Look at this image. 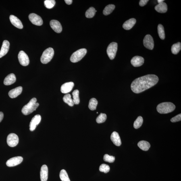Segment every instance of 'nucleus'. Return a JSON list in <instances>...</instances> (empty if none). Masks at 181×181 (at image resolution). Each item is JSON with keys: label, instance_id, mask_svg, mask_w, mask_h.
<instances>
[{"label": "nucleus", "instance_id": "27", "mask_svg": "<svg viewBox=\"0 0 181 181\" xmlns=\"http://www.w3.org/2000/svg\"><path fill=\"white\" fill-rule=\"evenodd\" d=\"M181 43L180 42H178L173 44L171 47V52L173 54L177 55L181 50Z\"/></svg>", "mask_w": 181, "mask_h": 181}, {"label": "nucleus", "instance_id": "17", "mask_svg": "<svg viewBox=\"0 0 181 181\" xmlns=\"http://www.w3.org/2000/svg\"><path fill=\"white\" fill-rule=\"evenodd\" d=\"M10 44L7 40H4L0 51V58L4 56L8 53L9 49Z\"/></svg>", "mask_w": 181, "mask_h": 181}, {"label": "nucleus", "instance_id": "19", "mask_svg": "<svg viewBox=\"0 0 181 181\" xmlns=\"http://www.w3.org/2000/svg\"><path fill=\"white\" fill-rule=\"evenodd\" d=\"M48 168L47 165H44L41 167L40 172L41 181H47L48 178Z\"/></svg>", "mask_w": 181, "mask_h": 181}, {"label": "nucleus", "instance_id": "42", "mask_svg": "<svg viewBox=\"0 0 181 181\" xmlns=\"http://www.w3.org/2000/svg\"><path fill=\"white\" fill-rule=\"evenodd\" d=\"M164 1V0H158V1H157L158 3L163 2Z\"/></svg>", "mask_w": 181, "mask_h": 181}, {"label": "nucleus", "instance_id": "29", "mask_svg": "<svg viewBox=\"0 0 181 181\" xmlns=\"http://www.w3.org/2000/svg\"><path fill=\"white\" fill-rule=\"evenodd\" d=\"M97 12V11L95 10V8L93 7H90L86 11L85 16L87 18H91L95 16L96 12Z\"/></svg>", "mask_w": 181, "mask_h": 181}, {"label": "nucleus", "instance_id": "30", "mask_svg": "<svg viewBox=\"0 0 181 181\" xmlns=\"http://www.w3.org/2000/svg\"><path fill=\"white\" fill-rule=\"evenodd\" d=\"M79 94V92L78 90H75L72 93L73 101H74V104L76 105L78 104L80 102Z\"/></svg>", "mask_w": 181, "mask_h": 181}, {"label": "nucleus", "instance_id": "9", "mask_svg": "<svg viewBox=\"0 0 181 181\" xmlns=\"http://www.w3.org/2000/svg\"><path fill=\"white\" fill-rule=\"evenodd\" d=\"M29 18L33 24L37 26H41L43 21L41 17L34 13H31L29 15Z\"/></svg>", "mask_w": 181, "mask_h": 181}, {"label": "nucleus", "instance_id": "5", "mask_svg": "<svg viewBox=\"0 0 181 181\" xmlns=\"http://www.w3.org/2000/svg\"><path fill=\"white\" fill-rule=\"evenodd\" d=\"M87 50L85 49H79L73 54L70 58V61L73 63L78 62L85 56Z\"/></svg>", "mask_w": 181, "mask_h": 181}, {"label": "nucleus", "instance_id": "35", "mask_svg": "<svg viewBox=\"0 0 181 181\" xmlns=\"http://www.w3.org/2000/svg\"><path fill=\"white\" fill-rule=\"evenodd\" d=\"M107 119V115L104 113H101L96 118V122L98 124H101L105 122Z\"/></svg>", "mask_w": 181, "mask_h": 181}, {"label": "nucleus", "instance_id": "33", "mask_svg": "<svg viewBox=\"0 0 181 181\" xmlns=\"http://www.w3.org/2000/svg\"><path fill=\"white\" fill-rule=\"evenodd\" d=\"M143 119L141 116H138L136 120L134 121V128L135 129H138L140 128L143 123Z\"/></svg>", "mask_w": 181, "mask_h": 181}, {"label": "nucleus", "instance_id": "4", "mask_svg": "<svg viewBox=\"0 0 181 181\" xmlns=\"http://www.w3.org/2000/svg\"><path fill=\"white\" fill-rule=\"evenodd\" d=\"M54 51L53 48L49 47L46 49L43 52L41 57V62L43 64H47L49 63L53 57Z\"/></svg>", "mask_w": 181, "mask_h": 181}, {"label": "nucleus", "instance_id": "14", "mask_svg": "<svg viewBox=\"0 0 181 181\" xmlns=\"http://www.w3.org/2000/svg\"><path fill=\"white\" fill-rule=\"evenodd\" d=\"M74 86V83L69 82L65 83L61 87V92L63 94H67L70 92Z\"/></svg>", "mask_w": 181, "mask_h": 181}, {"label": "nucleus", "instance_id": "24", "mask_svg": "<svg viewBox=\"0 0 181 181\" xmlns=\"http://www.w3.org/2000/svg\"><path fill=\"white\" fill-rule=\"evenodd\" d=\"M138 145L140 149L144 151H148L151 146L149 142L144 140L138 142Z\"/></svg>", "mask_w": 181, "mask_h": 181}, {"label": "nucleus", "instance_id": "16", "mask_svg": "<svg viewBox=\"0 0 181 181\" xmlns=\"http://www.w3.org/2000/svg\"><path fill=\"white\" fill-rule=\"evenodd\" d=\"M11 23L13 26L19 29H22L23 27L22 22L20 19L14 15H11L9 17Z\"/></svg>", "mask_w": 181, "mask_h": 181}, {"label": "nucleus", "instance_id": "8", "mask_svg": "<svg viewBox=\"0 0 181 181\" xmlns=\"http://www.w3.org/2000/svg\"><path fill=\"white\" fill-rule=\"evenodd\" d=\"M18 58L19 63L23 66H27L29 63V59L28 56L23 51H21L19 52Z\"/></svg>", "mask_w": 181, "mask_h": 181}, {"label": "nucleus", "instance_id": "2", "mask_svg": "<svg viewBox=\"0 0 181 181\" xmlns=\"http://www.w3.org/2000/svg\"><path fill=\"white\" fill-rule=\"evenodd\" d=\"M37 100L36 98H33L27 104L25 105L22 110L23 114L28 115L35 111L39 105V103H36Z\"/></svg>", "mask_w": 181, "mask_h": 181}, {"label": "nucleus", "instance_id": "18", "mask_svg": "<svg viewBox=\"0 0 181 181\" xmlns=\"http://www.w3.org/2000/svg\"><path fill=\"white\" fill-rule=\"evenodd\" d=\"M23 90L22 87L19 86L9 91V95L11 98H14L20 95L22 93Z\"/></svg>", "mask_w": 181, "mask_h": 181}, {"label": "nucleus", "instance_id": "31", "mask_svg": "<svg viewBox=\"0 0 181 181\" xmlns=\"http://www.w3.org/2000/svg\"><path fill=\"white\" fill-rule=\"evenodd\" d=\"M158 32L160 39L164 40L165 38V34L164 28L162 25L159 24L158 25Z\"/></svg>", "mask_w": 181, "mask_h": 181}, {"label": "nucleus", "instance_id": "38", "mask_svg": "<svg viewBox=\"0 0 181 181\" xmlns=\"http://www.w3.org/2000/svg\"><path fill=\"white\" fill-rule=\"evenodd\" d=\"M181 120V114H179L176 116L173 117L171 119V122H180Z\"/></svg>", "mask_w": 181, "mask_h": 181}, {"label": "nucleus", "instance_id": "23", "mask_svg": "<svg viewBox=\"0 0 181 181\" xmlns=\"http://www.w3.org/2000/svg\"><path fill=\"white\" fill-rule=\"evenodd\" d=\"M155 10L158 12L161 13H164L167 12V6L166 3L163 2L158 3L155 7Z\"/></svg>", "mask_w": 181, "mask_h": 181}, {"label": "nucleus", "instance_id": "10", "mask_svg": "<svg viewBox=\"0 0 181 181\" xmlns=\"http://www.w3.org/2000/svg\"><path fill=\"white\" fill-rule=\"evenodd\" d=\"M144 47L149 50H153L154 47V42L153 38L151 35L148 34L146 35L143 40Z\"/></svg>", "mask_w": 181, "mask_h": 181}, {"label": "nucleus", "instance_id": "26", "mask_svg": "<svg viewBox=\"0 0 181 181\" xmlns=\"http://www.w3.org/2000/svg\"><path fill=\"white\" fill-rule=\"evenodd\" d=\"M115 8V6L112 4L108 5L106 7L103 11V14L107 16L112 12Z\"/></svg>", "mask_w": 181, "mask_h": 181}, {"label": "nucleus", "instance_id": "15", "mask_svg": "<svg viewBox=\"0 0 181 181\" xmlns=\"http://www.w3.org/2000/svg\"><path fill=\"white\" fill-rule=\"evenodd\" d=\"M144 59L142 57L136 56L133 57L131 60V63L134 67H139L143 64Z\"/></svg>", "mask_w": 181, "mask_h": 181}, {"label": "nucleus", "instance_id": "22", "mask_svg": "<svg viewBox=\"0 0 181 181\" xmlns=\"http://www.w3.org/2000/svg\"><path fill=\"white\" fill-rule=\"evenodd\" d=\"M136 20L134 18H131L125 22L123 25V28L126 30H129L131 29L135 24Z\"/></svg>", "mask_w": 181, "mask_h": 181}, {"label": "nucleus", "instance_id": "34", "mask_svg": "<svg viewBox=\"0 0 181 181\" xmlns=\"http://www.w3.org/2000/svg\"><path fill=\"white\" fill-rule=\"evenodd\" d=\"M44 5L48 9H51L55 6V0H46L44 2Z\"/></svg>", "mask_w": 181, "mask_h": 181}, {"label": "nucleus", "instance_id": "3", "mask_svg": "<svg viewBox=\"0 0 181 181\" xmlns=\"http://www.w3.org/2000/svg\"><path fill=\"white\" fill-rule=\"evenodd\" d=\"M176 108V106L170 102H165L158 105L157 107V111L160 114H167L172 112Z\"/></svg>", "mask_w": 181, "mask_h": 181}, {"label": "nucleus", "instance_id": "11", "mask_svg": "<svg viewBox=\"0 0 181 181\" xmlns=\"http://www.w3.org/2000/svg\"><path fill=\"white\" fill-rule=\"evenodd\" d=\"M23 161V158L21 156L15 157L8 160L6 162L7 166L11 167L20 164Z\"/></svg>", "mask_w": 181, "mask_h": 181}, {"label": "nucleus", "instance_id": "12", "mask_svg": "<svg viewBox=\"0 0 181 181\" xmlns=\"http://www.w3.org/2000/svg\"><path fill=\"white\" fill-rule=\"evenodd\" d=\"M41 115L38 114L35 116L32 119L30 122L29 127L30 130L33 131L35 129L37 126L41 122Z\"/></svg>", "mask_w": 181, "mask_h": 181}, {"label": "nucleus", "instance_id": "40", "mask_svg": "<svg viewBox=\"0 0 181 181\" xmlns=\"http://www.w3.org/2000/svg\"><path fill=\"white\" fill-rule=\"evenodd\" d=\"M3 113L2 112H0V122H1L3 118Z\"/></svg>", "mask_w": 181, "mask_h": 181}, {"label": "nucleus", "instance_id": "7", "mask_svg": "<svg viewBox=\"0 0 181 181\" xmlns=\"http://www.w3.org/2000/svg\"><path fill=\"white\" fill-rule=\"evenodd\" d=\"M18 136L16 134L11 133L9 134L7 138V142L8 145L11 147L16 146L19 143Z\"/></svg>", "mask_w": 181, "mask_h": 181}, {"label": "nucleus", "instance_id": "32", "mask_svg": "<svg viewBox=\"0 0 181 181\" xmlns=\"http://www.w3.org/2000/svg\"><path fill=\"white\" fill-rule=\"evenodd\" d=\"M59 176L62 181H71L67 171L64 169H62L61 171Z\"/></svg>", "mask_w": 181, "mask_h": 181}, {"label": "nucleus", "instance_id": "25", "mask_svg": "<svg viewBox=\"0 0 181 181\" xmlns=\"http://www.w3.org/2000/svg\"><path fill=\"white\" fill-rule=\"evenodd\" d=\"M63 101L70 106L72 107L74 105V103L73 99L71 98V96L70 94H67L65 95L63 98Z\"/></svg>", "mask_w": 181, "mask_h": 181}, {"label": "nucleus", "instance_id": "6", "mask_svg": "<svg viewBox=\"0 0 181 181\" xmlns=\"http://www.w3.org/2000/svg\"><path fill=\"white\" fill-rule=\"evenodd\" d=\"M117 43L116 42H112L109 44L107 49V53L109 59L113 60L116 56L117 50Z\"/></svg>", "mask_w": 181, "mask_h": 181}, {"label": "nucleus", "instance_id": "39", "mask_svg": "<svg viewBox=\"0 0 181 181\" xmlns=\"http://www.w3.org/2000/svg\"><path fill=\"white\" fill-rule=\"evenodd\" d=\"M149 1L148 0H140L139 2V5L140 7H143L145 6Z\"/></svg>", "mask_w": 181, "mask_h": 181}, {"label": "nucleus", "instance_id": "37", "mask_svg": "<svg viewBox=\"0 0 181 181\" xmlns=\"http://www.w3.org/2000/svg\"><path fill=\"white\" fill-rule=\"evenodd\" d=\"M103 160L104 161L107 162L112 163L115 161V157L113 156L109 155L106 154L104 155Z\"/></svg>", "mask_w": 181, "mask_h": 181}, {"label": "nucleus", "instance_id": "28", "mask_svg": "<svg viewBox=\"0 0 181 181\" xmlns=\"http://www.w3.org/2000/svg\"><path fill=\"white\" fill-rule=\"evenodd\" d=\"M98 103V102L97 100L95 98H92L90 100L88 107L90 110H95L97 107Z\"/></svg>", "mask_w": 181, "mask_h": 181}, {"label": "nucleus", "instance_id": "1", "mask_svg": "<svg viewBox=\"0 0 181 181\" xmlns=\"http://www.w3.org/2000/svg\"><path fill=\"white\" fill-rule=\"evenodd\" d=\"M159 78L155 75H148L134 80L131 85V89L135 93H139L156 85Z\"/></svg>", "mask_w": 181, "mask_h": 181}, {"label": "nucleus", "instance_id": "21", "mask_svg": "<svg viewBox=\"0 0 181 181\" xmlns=\"http://www.w3.org/2000/svg\"><path fill=\"white\" fill-rule=\"evenodd\" d=\"M16 78L15 74H11L7 75L4 80L3 83L5 85H11L16 82Z\"/></svg>", "mask_w": 181, "mask_h": 181}, {"label": "nucleus", "instance_id": "13", "mask_svg": "<svg viewBox=\"0 0 181 181\" xmlns=\"http://www.w3.org/2000/svg\"><path fill=\"white\" fill-rule=\"evenodd\" d=\"M50 26L57 33H60L62 31V27L59 21L52 20L50 23Z\"/></svg>", "mask_w": 181, "mask_h": 181}, {"label": "nucleus", "instance_id": "41", "mask_svg": "<svg viewBox=\"0 0 181 181\" xmlns=\"http://www.w3.org/2000/svg\"><path fill=\"white\" fill-rule=\"evenodd\" d=\"M65 3H66L67 5H70L72 3L73 1L72 0H65Z\"/></svg>", "mask_w": 181, "mask_h": 181}, {"label": "nucleus", "instance_id": "36", "mask_svg": "<svg viewBox=\"0 0 181 181\" xmlns=\"http://www.w3.org/2000/svg\"><path fill=\"white\" fill-rule=\"evenodd\" d=\"M110 170L109 165L103 164L99 167V170L101 172H103L105 173L108 172Z\"/></svg>", "mask_w": 181, "mask_h": 181}, {"label": "nucleus", "instance_id": "20", "mask_svg": "<svg viewBox=\"0 0 181 181\" xmlns=\"http://www.w3.org/2000/svg\"><path fill=\"white\" fill-rule=\"evenodd\" d=\"M110 138L111 141L115 145L119 146L121 145L122 142L118 133L116 132H113L111 134Z\"/></svg>", "mask_w": 181, "mask_h": 181}]
</instances>
